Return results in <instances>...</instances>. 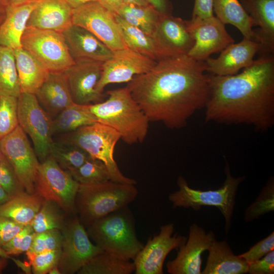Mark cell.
Segmentation results:
<instances>
[{
    "instance_id": "obj_45",
    "label": "cell",
    "mask_w": 274,
    "mask_h": 274,
    "mask_svg": "<svg viewBox=\"0 0 274 274\" xmlns=\"http://www.w3.org/2000/svg\"><path fill=\"white\" fill-rule=\"evenodd\" d=\"M13 220L0 216V246L9 242L25 226Z\"/></svg>"
},
{
    "instance_id": "obj_42",
    "label": "cell",
    "mask_w": 274,
    "mask_h": 274,
    "mask_svg": "<svg viewBox=\"0 0 274 274\" xmlns=\"http://www.w3.org/2000/svg\"><path fill=\"white\" fill-rule=\"evenodd\" d=\"M35 233L31 226L27 224L2 248L9 256L17 255L26 252L31 247Z\"/></svg>"
},
{
    "instance_id": "obj_28",
    "label": "cell",
    "mask_w": 274,
    "mask_h": 274,
    "mask_svg": "<svg viewBox=\"0 0 274 274\" xmlns=\"http://www.w3.org/2000/svg\"><path fill=\"white\" fill-rule=\"evenodd\" d=\"M127 48L158 61L169 56L156 39L140 29L133 26L115 14Z\"/></svg>"
},
{
    "instance_id": "obj_15",
    "label": "cell",
    "mask_w": 274,
    "mask_h": 274,
    "mask_svg": "<svg viewBox=\"0 0 274 274\" xmlns=\"http://www.w3.org/2000/svg\"><path fill=\"white\" fill-rule=\"evenodd\" d=\"M187 22L195 41L187 55L196 60L204 61L212 54L221 52L234 43L225 24L214 16L206 18H192Z\"/></svg>"
},
{
    "instance_id": "obj_5",
    "label": "cell",
    "mask_w": 274,
    "mask_h": 274,
    "mask_svg": "<svg viewBox=\"0 0 274 274\" xmlns=\"http://www.w3.org/2000/svg\"><path fill=\"white\" fill-rule=\"evenodd\" d=\"M135 185L108 180L80 184L75 199V211L84 226L118 210L128 207L138 194Z\"/></svg>"
},
{
    "instance_id": "obj_44",
    "label": "cell",
    "mask_w": 274,
    "mask_h": 274,
    "mask_svg": "<svg viewBox=\"0 0 274 274\" xmlns=\"http://www.w3.org/2000/svg\"><path fill=\"white\" fill-rule=\"evenodd\" d=\"M274 250V232L257 243L250 249L239 256L248 264L257 260Z\"/></svg>"
},
{
    "instance_id": "obj_46",
    "label": "cell",
    "mask_w": 274,
    "mask_h": 274,
    "mask_svg": "<svg viewBox=\"0 0 274 274\" xmlns=\"http://www.w3.org/2000/svg\"><path fill=\"white\" fill-rule=\"evenodd\" d=\"M248 272L250 274H273L274 250L262 258L249 263Z\"/></svg>"
},
{
    "instance_id": "obj_14",
    "label": "cell",
    "mask_w": 274,
    "mask_h": 274,
    "mask_svg": "<svg viewBox=\"0 0 274 274\" xmlns=\"http://www.w3.org/2000/svg\"><path fill=\"white\" fill-rule=\"evenodd\" d=\"M173 223L161 226L159 233L148 238L147 242L133 260L136 274H162L167 255L179 249L187 237L175 233Z\"/></svg>"
},
{
    "instance_id": "obj_21",
    "label": "cell",
    "mask_w": 274,
    "mask_h": 274,
    "mask_svg": "<svg viewBox=\"0 0 274 274\" xmlns=\"http://www.w3.org/2000/svg\"><path fill=\"white\" fill-rule=\"evenodd\" d=\"M69 52L75 61L89 59L105 62L113 51L90 31L72 24L62 32Z\"/></svg>"
},
{
    "instance_id": "obj_50",
    "label": "cell",
    "mask_w": 274,
    "mask_h": 274,
    "mask_svg": "<svg viewBox=\"0 0 274 274\" xmlns=\"http://www.w3.org/2000/svg\"><path fill=\"white\" fill-rule=\"evenodd\" d=\"M69 6L73 9L77 8L88 3L98 2L99 0H65Z\"/></svg>"
},
{
    "instance_id": "obj_18",
    "label": "cell",
    "mask_w": 274,
    "mask_h": 274,
    "mask_svg": "<svg viewBox=\"0 0 274 274\" xmlns=\"http://www.w3.org/2000/svg\"><path fill=\"white\" fill-rule=\"evenodd\" d=\"M216 239L212 231L206 232L196 223L189 228V237L179 248L177 257L166 263L170 274H200L202 254Z\"/></svg>"
},
{
    "instance_id": "obj_29",
    "label": "cell",
    "mask_w": 274,
    "mask_h": 274,
    "mask_svg": "<svg viewBox=\"0 0 274 274\" xmlns=\"http://www.w3.org/2000/svg\"><path fill=\"white\" fill-rule=\"evenodd\" d=\"M213 11L225 25L236 27L243 38L257 42V36L252 29L253 21L238 0H213Z\"/></svg>"
},
{
    "instance_id": "obj_13",
    "label": "cell",
    "mask_w": 274,
    "mask_h": 274,
    "mask_svg": "<svg viewBox=\"0 0 274 274\" xmlns=\"http://www.w3.org/2000/svg\"><path fill=\"white\" fill-rule=\"evenodd\" d=\"M0 149L25 191L35 193L34 185L40 162L27 134L19 125L0 140Z\"/></svg>"
},
{
    "instance_id": "obj_22",
    "label": "cell",
    "mask_w": 274,
    "mask_h": 274,
    "mask_svg": "<svg viewBox=\"0 0 274 274\" xmlns=\"http://www.w3.org/2000/svg\"><path fill=\"white\" fill-rule=\"evenodd\" d=\"M72 11L65 0H38L27 26L62 32L73 24Z\"/></svg>"
},
{
    "instance_id": "obj_56",
    "label": "cell",
    "mask_w": 274,
    "mask_h": 274,
    "mask_svg": "<svg viewBox=\"0 0 274 274\" xmlns=\"http://www.w3.org/2000/svg\"><path fill=\"white\" fill-rule=\"evenodd\" d=\"M48 273L50 274H61L59 269L57 267V266H55L52 267L48 272Z\"/></svg>"
},
{
    "instance_id": "obj_55",
    "label": "cell",
    "mask_w": 274,
    "mask_h": 274,
    "mask_svg": "<svg viewBox=\"0 0 274 274\" xmlns=\"http://www.w3.org/2000/svg\"><path fill=\"white\" fill-rule=\"evenodd\" d=\"M9 6L8 0H0V14H5Z\"/></svg>"
},
{
    "instance_id": "obj_47",
    "label": "cell",
    "mask_w": 274,
    "mask_h": 274,
    "mask_svg": "<svg viewBox=\"0 0 274 274\" xmlns=\"http://www.w3.org/2000/svg\"><path fill=\"white\" fill-rule=\"evenodd\" d=\"M213 14V0H194L192 18H206Z\"/></svg>"
},
{
    "instance_id": "obj_31",
    "label": "cell",
    "mask_w": 274,
    "mask_h": 274,
    "mask_svg": "<svg viewBox=\"0 0 274 274\" xmlns=\"http://www.w3.org/2000/svg\"><path fill=\"white\" fill-rule=\"evenodd\" d=\"M97 122L89 105L74 104L62 111L52 121V134L62 135L80 127Z\"/></svg>"
},
{
    "instance_id": "obj_16",
    "label": "cell",
    "mask_w": 274,
    "mask_h": 274,
    "mask_svg": "<svg viewBox=\"0 0 274 274\" xmlns=\"http://www.w3.org/2000/svg\"><path fill=\"white\" fill-rule=\"evenodd\" d=\"M156 62L128 48L114 51L112 57L102 63L101 75L96 90L102 93L108 84L128 83L134 76L149 71Z\"/></svg>"
},
{
    "instance_id": "obj_26",
    "label": "cell",
    "mask_w": 274,
    "mask_h": 274,
    "mask_svg": "<svg viewBox=\"0 0 274 274\" xmlns=\"http://www.w3.org/2000/svg\"><path fill=\"white\" fill-rule=\"evenodd\" d=\"M37 2L18 5H9L0 26V45L12 49L21 47V39Z\"/></svg>"
},
{
    "instance_id": "obj_34",
    "label": "cell",
    "mask_w": 274,
    "mask_h": 274,
    "mask_svg": "<svg viewBox=\"0 0 274 274\" xmlns=\"http://www.w3.org/2000/svg\"><path fill=\"white\" fill-rule=\"evenodd\" d=\"M21 93L14 50L0 45V96L18 98Z\"/></svg>"
},
{
    "instance_id": "obj_39",
    "label": "cell",
    "mask_w": 274,
    "mask_h": 274,
    "mask_svg": "<svg viewBox=\"0 0 274 274\" xmlns=\"http://www.w3.org/2000/svg\"><path fill=\"white\" fill-rule=\"evenodd\" d=\"M17 102V97L0 96V140L19 125Z\"/></svg>"
},
{
    "instance_id": "obj_48",
    "label": "cell",
    "mask_w": 274,
    "mask_h": 274,
    "mask_svg": "<svg viewBox=\"0 0 274 274\" xmlns=\"http://www.w3.org/2000/svg\"><path fill=\"white\" fill-rule=\"evenodd\" d=\"M150 5L152 6L160 13L170 15L172 5L168 0H148Z\"/></svg>"
},
{
    "instance_id": "obj_30",
    "label": "cell",
    "mask_w": 274,
    "mask_h": 274,
    "mask_svg": "<svg viewBox=\"0 0 274 274\" xmlns=\"http://www.w3.org/2000/svg\"><path fill=\"white\" fill-rule=\"evenodd\" d=\"M44 199L36 193L23 191L0 206V216L10 218L23 225L30 224Z\"/></svg>"
},
{
    "instance_id": "obj_35",
    "label": "cell",
    "mask_w": 274,
    "mask_h": 274,
    "mask_svg": "<svg viewBox=\"0 0 274 274\" xmlns=\"http://www.w3.org/2000/svg\"><path fill=\"white\" fill-rule=\"evenodd\" d=\"M49 156L67 172L78 168L91 157L82 148L61 140L53 141Z\"/></svg>"
},
{
    "instance_id": "obj_27",
    "label": "cell",
    "mask_w": 274,
    "mask_h": 274,
    "mask_svg": "<svg viewBox=\"0 0 274 274\" xmlns=\"http://www.w3.org/2000/svg\"><path fill=\"white\" fill-rule=\"evenodd\" d=\"M14 52L21 93L35 94L50 72L23 48L15 49Z\"/></svg>"
},
{
    "instance_id": "obj_58",
    "label": "cell",
    "mask_w": 274,
    "mask_h": 274,
    "mask_svg": "<svg viewBox=\"0 0 274 274\" xmlns=\"http://www.w3.org/2000/svg\"><path fill=\"white\" fill-rule=\"evenodd\" d=\"M1 149H0V153H1Z\"/></svg>"
},
{
    "instance_id": "obj_57",
    "label": "cell",
    "mask_w": 274,
    "mask_h": 274,
    "mask_svg": "<svg viewBox=\"0 0 274 274\" xmlns=\"http://www.w3.org/2000/svg\"><path fill=\"white\" fill-rule=\"evenodd\" d=\"M5 16V13L0 14V26L4 19Z\"/></svg>"
},
{
    "instance_id": "obj_33",
    "label": "cell",
    "mask_w": 274,
    "mask_h": 274,
    "mask_svg": "<svg viewBox=\"0 0 274 274\" xmlns=\"http://www.w3.org/2000/svg\"><path fill=\"white\" fill-rule=\"evenodd\" d=\"M160 14L151 5L139 6L125 3L116 13L129 24L151 36Z\"/></svg>"
},
{
    "instance_id": "obj_54",
    "label": "cell",
    "mask_w": 274,
    "mask_h": 274,
    "mask_svg": "<svg viewBox=\"0 0 274 274\" xmlns=\"http://www.w3.org/2000/svg\"><path fill=\"white\" fill-rule=\"evenodd\" d=\"M9 5H18L36 2L38 0H8Z\"/></svg>"
},
{
    "instance_id": "obj_43",
    "label": "cell",
    "mask_w": 274,
    "mask_h": 274,
    "mask_svg": "<svg viewBox=\"0 0 274 274\" xmlns=\"http://www.w3.org/2000/svg\"><path fill=\"white\" fill-rule=\"evenodd\" d=\"M61 249L39 254L26 253L35 274L48 273L54 266H57Z\"/></svg>"
},
{
    "instance_id": "obj_36",
    "label": "cell",
    "mask_w": 274,
    "mask_h": 274,
    "mask_svg": "<svg viewBox=\"0 0 274 274\" xmlns=\"http://www.w3.org/2000/svg\"><path fill=\"white\" fill-rule=\"evenodd\" d=\"M62 211L55 202L44 199L30 225L36 232L54 229L61 230L66 221Z\"/></svg>"
},
{
    "instance_id": "obj_4",
    "label": "cell",
    "mask_w": 274,
    "mask_h": 274,
    "mask_svg": "<svg viewBox=\"0 0 274 274\" xmlns=\"http://www.w3.org/2000/svg\"><path fill=\"white\" fill-rule=\"evenodd\" d=\"M128 207L95 220L87 227L93 243L104 252L124 260H133L144 245L138 239Z\"/></svg>"
},
{
    "instance_id": "obj_40",
    "label": "cell",
    "mask_w": 274,
    "mask_h": 274,
    "mask_svg": "<svg viewBox=\"0 0 274 274\" xmlns=\"http://www.w3.org/2000/svg\"><path fill=\"white\" fill-rule=\"evenodd\" d=\"M61 244L62 234L59 229L36 232L31 247L26 253L37 254L59 250Z\"/></svg>"
},
{
    "instance_id": "obj_51",
    "label": "cell",
    "mask_w": 274,
    "mask_h": 274,
    "mask_svg": "<svg viewBox=\"0 0 274 274\" xmlns=\"http://www.w3.org/2000/svg\"><path fill=\"white\" fill-rule=\"evenodd\" d=\"M10 258V256L0 246V272L6 266L8 259Z\"/></svg>"
},
{
    "instance_id": "obj_52",
    "label": "cell",
    "mask_w": 274,
    "mask_h": 274,
    "mask_svg": "<svg viewBox=\"0 0 274 274\" xmlns=\"http://www.w3.org/2000/svg\"><path fill=\"white\" fill-rule=\"evenodd\" d=\"M125 4H133L139 6H148L150 4L148 0H123Z\"/></svg>"
},
{
    "instance_id": "obj_3",
    "label": "cell",
    "mask_w": 274,
    "mask_h": 274,
    "mask_svg": "<svg viewBox=\"0 0 274 274\" xmlns=\"http://www.w3.org/2000/svg\"><path fill=\"white\" fill-rule=\"evenodd\" d=\"M107 94V100L89 105L97 122L114 129L127 144L142 143L150 121L127 87L109 90Z\"/></svg>"
},
{
    "instance_id": "obj_25",
    "label": "cell",
    "mask_w": 274,
    "mask_h": 274,
    "mask_svg": "<svg viewBox=\"0 0 274 274\" xmlns=\"http://www.w3.org/2000/svg\"><path fill=\"white\" fill-rule=\"evenodd\" d=\"M202 274H243L248 272L249 264L234 254L226 240L212 242Z\"/></svg>"
},
{
    "instance_id": "obj_38",
    "label": "cell",
    "mask_w": 274,
    "mask_h": 274,
    "mask_svg": "<svg viewBox=\"0 0 274 274\" xmlns=\"http://www.w3.org/2000/svg\"><path fill=\"white\" fill-rule=\"evenodd\" d=\"M274 210V179L271 177L254 202L246 210L245 220L250 222Z\"/></svg>"
},
{
    "instance_id": "obj_32",
    "label": "cell",
    "mask_w": 274,
    "mask_h": 274,
    "mask_svg": "<svg viewBox=\"0 0 274 274\" xmlns=\"http://www.w3.org/2000/svg\"><path fill=\"white\" fill-rule=\"evenodd\" d=\"M135 270L133 262L124 260L105 252L91 259L78 274H130Z\"/></svg>"
},
{
    "instance_id": "obj_10",
    "label": "cell",
    "mask_w": 274,
    "mask_h": 274,
    "mask_svg": "<svg viewBox=\"0 0 274 274\" xmlns=\"http://www.w3.org/2000/svg\"><path fill=\"white\" fill-rule=\"evenodd\" d=\"M19 125L31 140L40 162L47 159L53 140L52 119L39 104L33 94L21 93L18 97Z\"/></svg>"
},
{
    "instance_id": "obj_23",
    "label": "cell",
    "mask_w": 274,
    "mask_h": 274,
    "mask_svg": "<svg viewBox=\"0 0 274 274\" xmlns=\"http://www.w3.org/2000/svg\"><path fill=\"white\" fill-rule=\"evenodd\" d=\"M35 95L40 106L52 120L74 104L64 72H50Z\"/></svg>"
},
{
    "instance_id": "obj_49",
    "label": "cell",
    "mask_w": 274,
    "mask_h": 274,
    "mask_svg": "<svg viewBox=\"0 0 274 274\" xmlns=\"http://www.w3.org/2000/svg\"><path fill=\"white\" fill-rule=\"evenodd\" d=\"M98 2L110 11L116 14L124 4L123 0H99Z\"/></svg>"
},
{
    "instance_id": "obj_2",
    "label": "cell",
    "mask_w": 274,
    "mask_h": 274,
    "mask_svg": "<svg viewBox=\"0 0 274 274\" xmlns=\"http://www.w3.org/2000/svg\"><path fill=\"white\" fill-rule=\"evenodd\" d=\"M206 122L244 124L265 131L274 124V57L262 55L238 74L210 75Z\"/></svg>"
},
{
    "instance_id": "obj_11",
    "label": "cell",
    "mask_w": 274,
    "mask_h": 274,
    "mask_svg": "<svg viewBox=\"0 0 274 274\" xmlns=\"http://www.w3.org/2000/svg\"><path fill=\"white\" fill-rule=\"evenodd\" d=\"M62 244L57 267L61 274H74L95 255L104 252L92 243L79 218L75 217L61 229Z\"/></svg>"
},
{
    "instance_id": "obj_9",
    "label": "cell",
    "mask_w": 274,
    "mask_h": 274,
    "mask_svg": "<svg viewBox=\"0 0 274 274\" xmlns=\"http://www.w3.org/2000/svg\"><path fill=\"white\" fill-rule=\"evenodd\" d=\"M79 185L68 172L49 156L39 164L35 193L43 199L55 202L64 212L74 213Z\"/></svg>"
},
{
    "instance_id": "obj_19",
    "label": "cell",
    "mask_w": 274,
    "mask_h": 274,
    "mask_svg": "<svg viewBox=\"0 0 274 274\" xmlns=\"http://www.w3.org/2000/svg\"><path fill=\"white\" fill-rule=\"evenodd\" d=\"M260 49L259 42L243 38L240 42L227 46L217 58L206 59L204 61L206 72L219 76L236 74L253 62L255 55Z\"/></svg>"
},
{
    "instance_id": "obj_20",
    "label": "cell",
    "mask_w": 274,
    "mask_h": 274,
    "mask_svg": "<svg viewBox=\"0 0 274 274\" xmlns=\"http://www.w3.org/2000/svg\"><path fill=\"white\" fill-rule=\"evenodd\" d=\"M152 36L169 55L188 54L194 45L187 20L160 14Z\"/></svg>"
},
{
    "instance_id": "obj_7",
    "label": "cell",
    "mask_w": 274,
    "mask_h": 274,
    "mask_svg": "<svg viewBox=\"0 0 274 274\" xmlns=\"http://www.w3.org/2000/svg\"><path fill=\"white\" fill-rule=\"evenodd\" d=\"M60 135V140L82 148L92 158L102 162L108 169L111 181L136 184L135 180L123 175L114 159V148L120 139V134L114 129L96 122Z\"/></svg>"
},
{
    "instance_id": "obj_1",
    "label": "cell",
    "mask_w": 274,
    "mask_h": 274,
    "mask_svg": "<svg viewBox=\"0 0 274 274\" xmlns=\"http://www.w3.org/2000/svg\"><path fill=\"white\" fill-rule=\"evenodd\" d=\"M206 72L204 61L187 54L172 56L134 76L126 87L150 122L180 129L204 108L210 89V76Z\"/></svg>"
},
{
    "instance_id": "obj_24",
    "label": "cell",
    "mask_w": 274,
    "mask_h": 274,
    "mask_svg": "<svg viewBox=\"0 0 274 274\" xmlns=\"http://www.w3.org/2000/svg\"><path fill=\"white\" fill-rule=\"evenodd\" d=\"M241 4L260 30L255 32L261 45L259 52L269 55L274 52V0H241Z\"/></svg>"
},
{
    "instance_id": "obj_37",
    "label": "cell",
    "mask_w": 274,
    "mask_h": 274,
    "mask_svg": "<svg viewBox=\"0 0 274 274\" xmlns=\"http://www.w3.org/2000/svg\"><path fill=\"white\" fill-rule=\"evenodd\" d=\"M68 172L79 184L82 185L96 184L111 180L105 164L91 157L78 168Z\"/></svg>"
},
{
    "instance_id": "obj_53",
    "label": "cell",
    "mask_w": 274,
    "mask_h": 274,
    "mask_svg": "<svg viewBox=\"0 0 274 274\" xmlns=\"http://www.w3.org/2000/svg\"><path fill=\"white\" fill-rule=\"evenodd\" d=\"M10 198V196L0 186V206L7 201Z\"/></svg>"
},
{
    "instance_id": "obj_6",
    "label": "cell",
    "mask_w": 274,
    "mask_h": 274,
    "mask_svg": "<svg viewBox=\"0 0 274 274\" xmlns=\"http://www.w3.org/2000/svg\"><path fill=\"white\" fill-rule=\"evenodd\" d=\"M226 179L223 185L218 189L202 191L190 188L184 177L179 176L177 184L179 190L170 193L168 199L173 207L192 208L199 210L202 206L217 208L225 220V232L227 234L231 225V219L235 203V197L239 184L245 177H234L226 162L225 167Z\"/></svg>"
},
{
    "instance_id": "obj_41",
    "label": "cell",
    "mask_w": 274,
    "mask_h": 274,
    "mask_svg": "<svg viewBox=\"0 0 274 274\" xmlns=\"http://www.w3.org/2000/svg\"><path fill=\"white\" fill-rule=\"evenodd\" d=\"M0 186L10 197L25 191L14 168L1 152L0 153Z\"/></svg>"
},
{
    "instance_id": "obj_12",
    "label": "cell",
    "mask_w": 274,
    "mask_h": 274,
    "mask_svg": "<svg viewBox=\"0 0 274 274\" xmlns=\"http://www.w3.org/2000/svg\"><path fill=\"white\" fill-rule=\"evenodd\" d=\"M72 22L90 31L113 51L127 48L115 14L98 2L73 9Z\"/></svg>"
},
{
    "instance_id": "obj_8",
    "label": "cell",
    "mask_w": 274,
    "mask_h": 274,
    "mask_svg": "<svg viewBox=\"0 0 274 274\" xmlns=\"http://www.w3.org/2000/svg\"><path fill=\"white\" fill-rule=\"evenodd\" d=\"M21 44L49 72H64L75 63L61 32L27 26Z\"/></svg>"
},
{
    "instance_id": "obj_17",
    "label": "cell",
    "mask_w": 274,
    "mask_h": 274,
    "mask_svg": "<svg viewBox=\"0 0 274 274\" xmlns=\"http://www.w3.org/2000/svg\"><path fill=\"white\" fill-rule=\"evenodd\" d=\"M102 63L89 59L77 60L64 72L75 104L90 105L104 100L105 95L96 90L101 75Z\"/></svg>"
}]
</instances>
